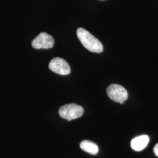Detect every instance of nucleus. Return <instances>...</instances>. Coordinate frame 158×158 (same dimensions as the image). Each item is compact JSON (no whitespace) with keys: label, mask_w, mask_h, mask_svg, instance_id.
<instances>
[{"label":"nucleus","mask_w":158,"mask_h":158,"mask_svg":"<svg viewBox=\"0 0 158 158\" xmlns=\"http://www.w3.org/2000/svg\"><path fill=\"white\" fill-rule=\"evenodd\" d=\"M83 113V108L73 103L63 106L59 110V115L60 117L69 121L81 117Z\"/></svg>","instance_id":"2"},{"label":"nucleus","mask_w":158,"mask_h":158,"mask_svg":"<svg viewBox=\"0 0 158 158\" xmlns=\"http://www.w3.org/2000/svg\"><path fill=\"white\" fill-rule=\"evenodd\" d=\"M107 93L109 98L113 101L123 104L128 99V93L123 86L117 84H112L108 87Z\"/></svg>","instance_id":"3"},{"label":"nucleus","mask_w":158,"mask_h":158,"mask_svg":"<svg viewBox=\"0 0 158 158\" xmlns=\"http://www.w3.org/2000/svg\"><path fill=\"white\" fill-rule=\"evenodd\" d=\"M149 142V136L142 135L134 138L131 142V147L135 151H141L147 147Z\"/></svg>","instance_id":"6"},{"label":"nucleus","mask_w":158,"mask_h":158,"mask_svg":"<svg viewBox=\"0 0 158 158\" xmlns=\"http://www.w3.org/2000/svg\"><path fill=\"white\" fill-rule=\"evenodd\" d=\"M80 147L85 152L91 155H96L98 153L99 151L98 147L95 143L87 140L81 142L80 143Z\"/></svg>","instance_id":"7"},{"label":"nucleus","mask_w":158,"mask_h":158,"mask_svg":"<svg viewBox=\"0 0 158 158\" xmlns=\"http://www.w3.org/2000/svg\"><path fill=\"white\" fill-rule=\"evenodd\" d=\"M49 68L51 71L60 75H68L71 72L68 63L64 59L60 57L52 59L49 64Z\"/></svg>","instance_id":"5"},{"label":"nucleus","mask_w":158,"mask_h":158,"mask_svg":"<svg viewBox=\"0 0 158 158\" xmlns=\"http://www.w3.org/2000/svg\"><path fill=\"white\" fill-rule=\"evenodd\" d=\"M76 34L81 44L87 50L97 53L102 52L104 48L102 42L89 31L85 29L79 28Z\"/></svg>","instance_id":"1"},{"label":"nucleus","mask_w":158,"mask_h":158,"mask_svg":"<svg viewBox=\"0 0 158 158\" xmlns=\"http://www.w3.org/2000/svg\"><path fill=\"white\" fill-rule=\"evenodd\" d=\"M54 39L49 34L46 32H41L32 42V46L36 49H48L54 46Z\"/></svg>","instance_id":"4"},{"label":"nucleus","mask_w":158,"mask_h":158,"mask_svg":"<svg viewBox=\"0 0 158 158\" xmlns=\"http://www.w3.org/2000/svg\"><path fill=\"white\" fill-rule=\"evenodd\" d=\"M153 152L155 155L158 157V143H157L153 148Z\"/></svg>","instance_id":"8"}]
</instances>
